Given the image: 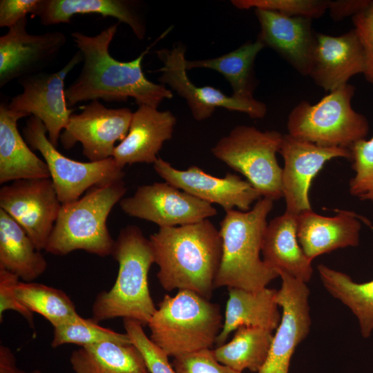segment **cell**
I'll return each mask as SVG.
<instances>
[{"instance_id":"cell-1","label":"cell","mask_w":373,"mask_h":373,"mask_svg":"<svg viewBox=\"0 0 373 373\" xmlns=\"http://www.w3.org/2000/svg\"><path fill=\"white\" fill-rule=\"evenodd\" d=\"M119 23L93 36L79 31L71 34L83 56V65L78 77L65 90L69 108L84 101L120 102L129 97L139 106L157 108L164 99L173 97L164 85L149 80L142 71V60L150 46L130 61H120L111 55L109 46Z\"/></svg>"},{"instance_id":"cell-2","label":"cell","mask_w":373,"mask_h":373,"mask_svg":"<svg viewBox=\"0 0 373 373\" xmlns=\"http://www.w3.org/2000/svg\"><path fill=\"white\" fill-rule=\"evenodd\" d=\"M149 240L163 289H188L211 298L221 260L222 240L209 219L160 228Z\"/></svg>"},{"instance_id":"cell-3","label":"cell","mask_w":373,"mask_h":373,"mask_svg":"<svg viewBox=\"0 0 373 373\" xmlns=\"http://www.w3.org/2000/svg\"><path fill=\"white\" fill-rule=\"evenodd\" d=\"M111 256L119 265L117 278L109 290L97 295L93 318L100 322L120 317L144 327L157 309L149 287V271L155 263L150 240L138 227L128 225L115 240Z\"/></svg>"},{"instance_id":"cell-4","label":"cell","mask_w":373,"mask_h":373,"mask_svg":"<svg viewBox=\"0 0 373 373\" xmlns=\"http://www.w3.org/2000/svg\"><path fill=\"white\" fill-rule=\"evenodd\" d=\"M272 200L261 198L247 211H226L220 222L222 255L215 288L255 291L267 287L278 272L260 257Z\"/></svg>"},{"instance_id":"cell-5","label":"cell","mask_w":373,"mask_h":373,"mask_svg":"<svg viewBox=\"0 0 373 373\" xmlns=\"http://www.w3.org/2000/svg\"><path fill=\"white\" fill-rule=\"evenodd\" d=\"M122 180L95 186L73 202L61 205L45 251L65 256L83 250L99 257L111 256L115 240L106 221L126 192Z\"/></svg>"},{"instance_id":"cell-6","label":"cell","mask_w":373,"mask_h":373,"mask_svg":"<svg viewBox=\"0 0 373 373\" xmlns=\"http://www.w3.org/2000/svg\"><path fill=\"white\" fill-rule=\"evenodd\" d=\"M222 325L218 304L195 291L180 289L174 296H164L147 325L150 339L175 357L211 349Z\"/></svg>"},{"instance_id":"cell-7","label":"cell","mask_w":373,"mask_h":373,"mask_svg":"<svg viewBox=\"0 0 373 373\" xmlns=\"http://www.w3.org/2000/svg\"><path fill=\"white\" fill-rule=\"evenodd\" d=\"M354 86L347 84L325 95L315 104L301 101L288 115V134L324 147L350 149L365 139L370 126L351 102Z\"/></svg>"},{"instance_id":"cell-8","label":"cell","mask_w":373,"mask_h":373,"mask_svg":"<svg viewBox=\"0 0 373 373\" xmlns=\"http://www.w3.org/2000/svg\"><path fill=\"white\" fill-rule=\"evenodd\" d=\"M283 135L238 125L211 149L212 154L245 175L262 198L273 201L283 197V169L276 159Z\"/></svg>"},{"instance_id":"cell-9","label":"cell","mask_w":373,"mask_h":373,"mask_svg":"<svg viewBox=\"0 0 373 373\" xmlns=\"http://www.w3.org/2000/svg\"><path fill=\"white\" fill-rule=\"evenodd\" d=\"M22 133L28 144L43 156L62 204L77 200L95 186L124 177L123 168L113 157L83 162L61 154L49 140L45 125L37 117L30 116L26 120Z\"/></svg>"},{"instance_id":"cell-10","label":"cell","mask_w":373,"mask_h":373,"mask_svg":"<svg viewBox=\"0 0 373 373\" xmlns=\"http://www.w3.org/2000/svg\"><path fill=\"white\" fill-rule=\"evenodd\" d=\"M83 56L77 51L61 70L41 72L18 79L22 92L11 98L8 106L12 111L39 119L45 125L49 140L57 146L61 133L66 127L72 110L67 105L64 85L67 75Z\"/></svg>"},{"instance_id":"cell-11","label":"cell","mask_w":373,"mask_h":373,"mask_svg":"<svg viewBox=\"0 0 373 373\" xmlns=\"http://www.w3.org/2000/svg\"><path fill=\"white\" fill-rule=\"evenodd\" d=\"M185 47L178 44L171 49L162 48L156 51L163 66L157 71L162 84L169 85L183 97L197 121L210 117L218 107L238 111L253 119H261L267 113L265 103L253 98L228 96L220 90L210 86L198 87L188 77L186 68Z\"/></svg>"},{"instance_id":"cell-12","label":"cell","mask_w":373,"mask_h":373,"mask_svg":"<svg viewBox=\"0 0 373 373\" xmlns=\"http://www.w3.org/2000/svg\"><path fill=\"white\" fill-rule=\"evenodd\" d=\"M61 205L51 178L19 180L0 189V209L22 227L39 251L45 250Z\"/></svg>"},{"instance_id":"cell-13","label":"cell","mask_w":373,"mask_h":373,"mask_svg":"<svg viewBox=\"0 0 373 373\" xmlns=\"http://www.w3.org/2000/svg\"><path fill=\"white\" fill-rule=\"evenodd\" d=\"M119 205L129 216L154 222L160 228L193 224L217 214L211 204L166 182L140 186Z\"/></svg>"},{"instance_id":"cell-14","label":"cell","mask_w":373,"mask_h":373,"mask_svg":"<svg viewBox=\"0 0 373 373\" xmlns=\"http://www.w3.org/2000/svg\"><path fill=\"white\" fill-rule=\"evenodd\" d=\"M133 112L128 108H109L99 100L84 106L78 114H72L59 141L66 149L77 142L89 162L113 157L117 141L128 132Z\"/></svg>"},{"instance_id":"cell-15","label":"cell","mask_w":373,"mask_h":373,"mask_svg":"<svg viewBox=\"0 0 373 373\" xmlns=\"http://www.w3.org/2000/svg\"><path fill=\"white\" fill-rule=\"evenodd\" d=\"M282 279L276 300L282 308L280 322L273 336L267 360L258 373H288L291 356L309 332V289L305 283L278 271Z\"/></svg>"},{"instance_id":"cell-16","label":"cell","mask_w":373,"mask_h":373,"mask_svg":"<svg viewBox=\"0 0 373 373\" xmlns=\"http://www.w3.org/2000/svg\"><path fill=\"white\" fill-rule=\"evenodd\" d=\"M278 153L284 160L282 190L285 212L296 216L312 209L309 189L324 164L336 157L351 159L350 149L324 147L289 134L283 135Z\"/></svg>"},{"instance_id":"cell-17","label":"cell","mask_w":373,"mask_h":373,"mask_svg":"<svg viewBox=\"0 0 373 373\" xmlns=\"http://www.w3.org/2000/svg\"><path fill=\"white\" fill-rule=\"evenodd\" d=\"M25 17L0 37V88L14 79L43 72L66 44L61 31L30 34Z\"/></svg>"},{"instance_id":"cell-18","label":"cell","mask_w":373,"mask_h":373,"mask_svg":"<svg viewBox=\"0 0 373 373\" xmlns=\"http://www.w3.org/2000/svg\"><path fill=\"white\" fill-rule=\"evenodd\" d=\"M153 168L166 182L211 204H219L225 211L234 208L247 211L262 197L249 182L236 174L217 178L196 166L179 170L160 157Z\"/></svg>"},{"instance_id":"cell-19","label":"cell","mask_w":373,"mask_h":373,"mask_svg":"<svg viewBox=\"0 0 373 373\" xmlns=\"http://www.w3.org/2000/svg\"><path fill=\"white\" fill-rule=\"evenodd\" d=\"M260 25L257 39L274 50L300 74L308 76L316 43L310 19L254 9Z\"/></svg>"},{"instance_id":"cell-20","label":"cell","mask_w":373,"mask_h":373,"mask_svg":"<svg viewBox=\"0 0 373 373\" xmlns=\"http://www.w3.org/2000/svg\"><path fill=\"white\" fill-rule=\"evenodd\" d=\"M364 70V54L354 28L339 36L317 33L308 76L318 86L331 92Z\"/></svg>"},{"instance_id":"cell-21","label":"cell","mask_w":373,"mask_h":373,"mask_svg":"<svg viewBox=\"0 0 373 373\" xmlns=\"http://www.w3.org/2000/svg\"><path fill=\"white\" fill-rule=\"evenodd\" d=\"M176 117L169 111L141 105L133 113L126 137L113 157L124 168L136 163L154 164L164 143L172 137Z\"/></svg>"},{"instance_id":"cell-22","label":"cell","mask_w":373,"mask_h":373,"mask_svg":"<svg viewBox=\"0 0 373 373\" xmlns=\"http://www.w3.org/2000/svg\"><path fill=\"white\" fill-rule=\"evenodd\" d=\"M359 218L345 210H338L332 217L318 215L312 209L298 214L297 238L305 256L312 261L336 249L357 246L361 228Z\"/></svg>"},{"instance_id":"cell-23","label":"cell","mask_w":373,"mask_h":373,"mask_svg":"<svg viewBox=\"0 0 373 373\" xmlns=\"http://www.w3.org/2000/svg\"><path fill=\"white\" fill-rule=\"evenodd\" d=\"M25 115L0 104V184L23 179L50 178L48 167L30 149L17 128Z\"/></svg>"},{"instance_id":"cell-24","label":"cell","mask_w":373,"mask_h":373,"mask_svg":"<svg viewBox=\"0 0 373 373\" xmlns=\"http://www.w3.org/2000/svg\"><path fill=\"white\" fill-rule=\"evenodd\" d=\"M297 216L285 212L273 218L265 229L263 260L278 271H284L305 283L312 278V262L304 254L297 238Z\"/></svg>"},{"instance_id":"cell-25","label":"cell","mask_w":373,"mask_h":373,"mask_svg":"<svg viewBox=\"0 0 373 373\" xmlns=\"http://www.w3.org/2000/svg\"><path fill=\"white\" fill-rule=\"evenodd\" d=\"M277 290L267 287L251 291L229 288L224 320L218 336V346L226 342L229 334L242 326L257 327L273 331L282 314L276 302Z\"/></svg>"},{"instance_id":"cell-26","label":"cell","mask_w":373,"mask_h":373,"mask_svg":"<svg viewBox=\"0 0 373 373\" xmlns=\"http://www.w3.org/2000/svg\"><path fill=\"white\" fill-rule=\"evenodd\" d=\"M97 14L127 24L139 39L146 34L144 20L135 4L125 0H43L37 17L43 26L69 23L77 15Z\"/></svg>"},{"instance_id":"cell-27","label":"cell","mask_w":373,"mask_h":373,"mask_svg":"<svg viewBox=\"0 0 373 373\" xmlns=\"http://www.w3.org/2000/svg\"><path fill=\"white\" fill-rule=\"evenodd\" d=\"M40 251L22 227L0 209V268L32 282L48 267Z\"/></svg>"},{"instance_id":"cell-28","label":"cell","mask_w":373,"mask_h":373,"mask_svg":"<svg viewBox=\"0 0 373 373\" xmlns=\"http://www.w3.org/2000/svg\"><path fill=\"white\" fill-rule=\"evenodd\" d=\"M70 363L75 373H149L133 344L105 341L74 350Z\"/></svg>"},{"instance_id":"cell-29","label":"cell","mask_w":373,"mask_h":373,"mask_svg":"<svg viewBox=\"0 0 373 373\" xmlns=\"http://www.w3.org/2000/svg\"><path fill=\"white\" fill-rule=\"evenodd\" d=\"M263 44L256 39L247 41L237 49L220 57L186 61V70L208 68L220 73L229 83L233 95L253 98L256 86L254 74V61L258 54L264 48Z\"/></svg>"},{"instance_id":"cell-30","label":"cell","mask_w":373,"mask_h":373,"mask_svg":"<svg viewBox=\"0 0 373 373\" xmlns=\"http://www.w3.org/2000/svg\"><path fill=\"white\" fill-rule=\"evenodd\" d=\"M272 338L271 331L242 326L229 342L212 350L220 363L236 372L249 370L258 372L267 360Z\"/></svg>"},{"instance_id":"cell-31","label":"cell","mask_w":373,"mask_h":373,"mask_svg":"<svg viewBox=\"0 0 373 373\" xmlns=\"http://www.w3.org/2000/svg\"><path fill=\"white\" fill-rule=\"evenodd\" d=\"M317 269L325 288L351 309L363 337H369L373 332V280L357 283L347 274L325 265H318Z\"/></svg>"},{"instance_id":"cell-32","label":"cell","mask_w":373,"mask_h":373,"mask_svg":"<svg viewBox=\"0 0 373 373\" xmlns=\"http://www.w3.org/2000/svg\"><path fill=\"white\" fill-rule=\"evenodd\" d=\"M15 294L26 309L44 317L53 327L79 315L70 298L57 288L19 281L15 287Z\"/></svg>"},{"instance_id":"cell-33","label":"cell","mask_w":373,"mask_h":373,"mask_svg":"<svg viewBox=\"0 0 373 373\" xmlns=\"http://www.w3.org/2000/svg\"><path fill=\"white\" fill-rule=\"evenodd\" d=\"M105 341L132 343L126 332H116L101 326L93 318H84L78 315L53 327L51 347L56 348L66 344L84 347Z\"/></svg>"},{"instance_id":"cell-34","label":"cell","mask_w":373,"mask_h":373,"mask_svg":"<svg viewBox=\"0 0 373 373\" xmlns=\"http://www.w3.org/2000/svg\"><path fill=\"white\" fill-rule=\"evenodd\" d=\"M350 150L355 172L350 181V193L361 200L373 202V136L357 141Z\"/></svg>"},{"instance_id":"cell-35","label":"cell","mask_w":373,"mask_h":373,"mask_svg":"<svg viewBox=\"0 0 373 373\" xmlns=\"http://www.w3.org/2000/svg\"><path fill=\"white\" fill-rule=\"evenodd\" d=\"M238 9H264L290 16L318 19L328 10L329 0H233Z\"/></svg>"},{"instance_id":"cell-36","label":"cell","mask_w":373,"mask_h":373,"mask_svg":"<svg viewBox=\"0 0 373 373\" xmlns=\"http://www.w3.org/2000/svg\"><path fill=\"white\" fill-rule=\"evenodd\" d=\"M124 327L131 343L142 354L149 373H175L169 356L146 336L140 323L124 319Z\"/></svg>"},{"instance_id":"cell-37","label":"cell","mask_w":373,"mask_h":373,"mask_svg":"<svg viewBox=\"0 0 373 373\" xmlns=\"http://www.w3.org/2000/svg\"><path fill=\"white\" fill-rule=\"evenodd\" d=\"M173 358L172 367L175 373H240L220 363L211 349Z\"/></svg>"},{"instance_id":"cell-38","label":"cell","mask_w":373,"mask_h":373,"mask_svg":"<svg viewBox=\"0 0 373 373\" xmlns=\"http://www.w3.org/2000/svg\"><path fill=\"white\" fill-rule=\"evenodd\" d=\"M352 19L364 54L365 70L363 75L366 81L373 85V0Z\"/></svg>"},{"instance_id":"cell-39","label":"cell","mask_w":373,"mask_h":373,"mask_svg":"<svg viewBox=\"0 0 373 373\" xmlns=\"http://www.w3.org/2000/svg\"><path fill=\"white\" fill-rule=\"evenodd\" d=\"M20 281L15 274L0 268V321L6 311L18 312L33 325V313L26 309L17 298L15 287Z\"/></svg>"},{"instance_id":"cell-40","label":"cell","mask_w":373,"mask_h":373,"mask_svg":"<svg viewBox=\"0 0 373 373\" xmlns=\"http://www.w3.org/2000/svg\"><path fill=\"white\" fill-rule=\"evenodd\" d=\"M43 0H1L0 27L10 28L28 14L37 17Z\"/></svg>"},{"instance_id":"cell-41","label":"cell","mask_w":373,"mask_h":373,"mask_svg":"<svg viewBox=\"0 0 373 373\" xmlns=\"http://www.w3.org/2000/svg\"><path fill=\"white\" fill-rule=\"evenodd\" d=\"M372 0H336L329 1L328 10L334 21H341L353 17L366 8Z\"/></svg>"},{"instance_id":"cell-42","label":"cell","mask_w":373,"mask_h":373,"mask_svg":"<svg viewBox=\"0 0 373 373\" xmlns=\"http://www.w3.org/2000/svg\"><path fill=\"white\" fill-rule=\"evenodd\" d=\"M0 373H28L18 368L14 354L3 345L0 346Z\"/></svg>"},{"instance_id":"cell-43","label":"cell","mask_w":373,"mask_h":373,"mask_svg":"<svg viewBox=\"0 0 373 373\" xmlns=\"http://www.w3.org/2000/svg\"><path fill=\"white\" fill-rule=\"evenodd\" d=\"M28 373H42L39 370H34Z\"/></svg>"}]
</instances>
